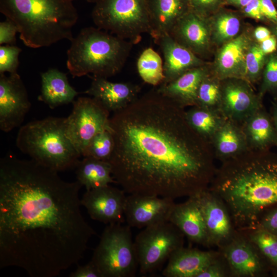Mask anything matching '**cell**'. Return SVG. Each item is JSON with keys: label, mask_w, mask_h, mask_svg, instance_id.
Returning <instances> with one entry per match:
<instances>
[{"label": "cell", "mask_w": 277, "mask_h": 277, "mask_svg": "<svg viewBox=\"0 0 277 277\" xmlns=\"http://www.w3.org/2000/svg\"><path fill=\"white\" fill-rule=\"evenodd\" d=\"M267 55L259 44H251L246 57V73L244 80L255 82L262 77Z\"/></svg>", "instance_id": "e575fe53"}, {"label": "cell", "mask_w": 277, "mask_h": 277, "mask_svg": "<svg viewBox=\"0 0 277 277\" xmlns=\"http://www.w3.org/2000/svg\"><path fill=\"white\" fill-rule=\"evenodd\" d=\"M221 81L220 111L225 119L241 125L263 107L262 98L246 80L232 78Z\"/></svg>", "instance_id": "7c38bea8"}, {"label": "cell", "mask_w": 277, "mask_h": 277, "mask_svg": "<svg viewBox=\"0 0 277 277\" xmlns=\"http://www.w3.org/2000/svg\"><path fill=\"white\" fill-rule=\"evenodd\" d=\"M91 16L96 27L133 44L151 32L148 0H100Z\"/></svg>", "instance_id": "52a82bcc"}, {"label": "cell", "mask_w": 277, "mask_h": 277, "mask_svg": "<svg viewBox=\"0 0 277 277\" xmlns=\"http://www.w3.org/2000/svg\"><path fill=\"white\" fill-rule=\"evenodd\" d=\"M255 228H261L277 235V204L263 212Z\"/></svg>", "instance_id": "ab89813d"}, {"label": "cell", "mask_w": 277, "mask_h": 277, "mask_svg": "<svg viewBox=\"0 0 277 277\" xmlns=\"http://www.w3.org/2000/svg\"><path fill=\"white\" fill-rule=\"evenodd\" d=\"M202 209L209 248L217 249L227 244L238 230L224 201L208 188L195 194Z\"/></svg>", "instance_id": "4fadbf2b"}, {"label": "cell", "mask_w": 277, "mask_h": 277, "mask_svg": "<svg viewBox=\"0 0 277 277\" xmlns=\"http://www.w3.org/2000/svg\"><path fill=\"white\" fill-rule=\"evenodd\" d=\"M141 90V86L130 82H111L107 78L93 76L91 85L85 93L114 113L136 100Z\"/></svg>", "instance_id": "e0dca14e"}, {"label": "cell", "mask_w": 277, "mask_h": 277, "mask_svg": "<svg viewBox=\"0 0 277 277\" xmlns=\"http://www.w3.org/2000/svg\"><path fill=\"white\" fill-rule=\"evenodd\" d=\"M73 1H74V0H73ZM85 1H86L87 2H89V3H92L95 4L96 3H97L100 0H85Z\"/></svg>", "instance_id": "f907efd6"}, {"label": "cell", "mask_w": 277, "mask_h": 277, "mask_svg": "<svg viewBox=\"0 0 277 277\" xmlns=\"http://www.w3.org/2000/svg\"><path fill=\"white\" fill-rule=\"evenodd\" d=\"M259 44L266 55L271 54L277 50V39L272 34Z\"/></svg>", "instance_id": "f6af8a7d"}, {"label": "cell", "mask_w": 277, "mask_h": 277, "mask_svg": "<svg viewBox=\"0 0 277 277\" xmlns=\"http://www.w3.org/2000/svg\"><path fill=\"white\" fill-rule=\"evenodd\" d=\"M77 181L86 190L116 182L112 176V168L108 161L91 157H84L76 167Z\"/></svg>", "instance_id": "83f0119b"}, {"label": "cell", "mask_w": 277, "mask_h": 277, "mask_svg": "<svg viewBox=\"0 0 277 277\" xmlns=\"http://www.w3.org/2000/svg\"><path fill=\"white\" fill-rule=\"evenodd\" d=\"M154 40L163 55L165 80L162 84L172 81L191 69L204 65L201 57L176 42L169 34L161 35Z\"/></svg>", "instance_id": "ffe728a7"}, {"label": "cell", "mask_w": 277, "mask_h": 277, "mask_svg": "<svg viewBox=\"0 0 277 277\" xmlns=\"http://www.w3.org/2000/svg\"><path fill=\"white\" fill-rule=\"evenodd\" d=\"M211 145L215 159L222 162L248 149L241 125L226 119L214 134Z\"/></svg>", "instance_id": "4316f807"}, {"label": "cell", "mask_w": 277, "mask_h": 277, "mask_svg": "<svg viewBox=\"0 0 277 277\" xmlns=\"http://www.w3.org/2000/svg\"><path fill=\"white\" fill-rule=\"evenodd\" d=\"M70 114L65 118V132L81 156L98 133L110 129V112L92 97H80L73 102Z\"/></svg>", "instance_id": "30bf717a"}, {"label": "cell", "mask_w": 277, "mask_h": 277, "mask_svg": "<svg viewBox=\"0 0 277 277\" xmlns=\"http://www.w3.org/2000/svg\"><path fill=\"white\" fill-rule=\"evenodd\" d=\"M109 162L125 193L172 199L207 189L216 168L212 145L190 125L186 110L156 88L110 118Z\"/></svg>", "instance_id": "7a4b0ae2"}, {"label": "cell", "mask_w": 277, "mask_h": 277, "mask_svg": "<svg viewBox=\"0 0 277 277\" xmlns=\"http://www.w3.org/2000/svg\"><path fill=\"white\" fill-rule=\"evenodd\" d=\"M191 10L207 17L214 14L223 6L225 0H188Z\"/></svg>", "instance_id": "f35d334b"}, {"label": "cell", "mask_w": 277, "mask_h": 277, "mask_svg": "<svg viewBox=\"0 0 277 277\" xmlns=\"http://www.w3.org/2000/svg\"><path fill=\"white\" fill-rule=\"evenodd\" d=\"M274 4L277 5V0H272Z\"/></svg>", "instance_id": "816d5d0a"}, {"label": "cell", "mask_w": 277, "mask_h": 277, "mask_svg": "<svg viewBox=\"0 0 277 277\" xmlns=\"http://www.w3.org/2000/svg\"><path fill=\"white\" fill-rule=\"evenodd\" d=\"M186 117L192 128L211 144L214 134L226 120L220 111L198 106L186 110Z\"/></svg>", "instance_id": "f1b7e54d"}, {"label": "cell", "mask_w": 277, "mask_h": 277, "mask_svg": "<svg viewBox=\"0 0 277 277\" xmlns=\"http://www.w3.org/2000/svg\"><path fill=\"white\" fill-rule=\"evenodd\" d=\"M197 277H232V274L226 260L220 251L219 254Z\"/></svg>", "instance_id": "74e56055"}, {"label": "cell", "mask_w": 277, "mask_h": 277, "mask_svg": "<svg viewBox=\"0 0 277 277\" xmlns=\"http://www.w3.org/2000/svg\"><path fill=\"white\" fill-rule=\"evenodd\" d=\"M18 32L16 25L7 18L0 23V44L13 45L16 41V34Z\"/></svg>", "instance_id": "60d3db41"}, {"label": "cell", "mask_w": 277, "mask_h": 277, "mask_svg": "<svg viewBox=\"0 0 277 277\" xmlns=\"http://www.w3.org/2000/svg\"><path fill=\"white\" fill-rule=\"evenodd\" d=\"M70 277H102L94 263L90 261L84 265L79 266L69 274Z\"/></svg>", "instance_id": "b9f144b4"}, {"label": "cell", "mask_w": 277, "mask_h": 277, "mask_svg": "<svg viewBox=\"0 0 277 277\" xmlns=\"http://www.w3.org/2000/svg\"><path fill=\"white\" fill-rule=\"evenodd\" d=\"M221 95V81L209 73L199 87L196 106L220 112Z\"/></svg>", "instance_id": "d6a6232c"}, {"label": "cell", "mask_w": 277, "mask_h": 277, "mask_svg": "<svg viewBox=\"0 0 277 277\" xmlns=\"http://www.w3.org/2000/svg\"><path fill=\"white\" fill-rule=\"evenodd\" d=\"M272 34L271 32L266 27H258L254 31V36L258 43H261Z\"/></svg>", "instance_id": "bcb514c9"}, {"label": "cell", "mask_w": 277, "mask_h": 277, "mask_svg": "<svg viewBox=\"0 0 277 277\" xmlns=\"http://www.w3.org/2000/svg\"><path fill=\"white\" fill-rule=\"evenodd\" d=\"M82 186L33 160L1 159V268L54 277L78 263L95 234L81 211Z\"/></svg>", "instance_id": "6da1fadb"}, {"label": "cell", "mask_w": 277, "mask_h": 277, "mask_svg": "<svg viewBox=\"0 0 277 277\" xmlns=\"http://www.w3.org/2000/svg\"><path fill=\"white\" fill-rule=\"evenodd\" d=\"M136 68L138 75L145 83L153 86L163 83V60L152 48L148 47L142 52L137 60Z\"/></svg>", "instance_id": "f546056e"}, {"label": "cell", "mask_w": 277, "mask_h": 277, "mask_svg": "<svg viewBox=\"0 0 277 277\" xmlns=\"http://www.w3.org/2000/svg\"><path fill=\"white\" fill-rule=\"evenodd\" d=\"M251 44L246 34H241L224 43L215 59V76L220 80L232 78L244 79L246 57Z\"/></svg>", "instance_id": "44dd1931"}, {"label": "cell", "mask_w": 277, "mask_h": 277, "mask_svg": "<svg viewBox=\"0 0 277 277\" xmlns=\"http://www.w3.org/2000/svg\"><path fill=\"white\" fill-rule=\"evenodd\" d=\"M220 251L182 247L173 252L163 270L165 277H197L219 254Z\"/></svg>", "instance_id": "7402d4cb"}, {"label": "cell", "mask_w": 277, "mask_h": 277, "mask_svg": "<svg viewBox=\"0 0 277 277\" xmlns=\"http://www.w3.org/2000/svg\"><path fill=\"white\" fill-rule=\"evenodd\" d=\"M174 199L153 195L129 194L126 197L124 216L130 227H145L169 221L175 204Z\"/></svg>", "instance_id": "9a60e30c"}, {"label": "cell", "mask_w": 277, "mask_h": 277, "mask_svg": "<svg viewBox=\"0 0 277 277\" xmlns=\"http://www.w3.org/2000/svg\"><path fill=\"white\" fill-rule=\"evenodd\" d=\"M114 147V141L111 129H105L93 137L82 156L108 162Z\"/></svg>", "instance_id": "836d02e7"}, {"label": "cell", "mask_w": 277, "mask_h": 277, "mask_svg": "<svg viewBox=\"0 0 277 277\" xmlns=\"http://www.w3.org/2000/svg\"><path fill=\"white\" fill-rule=\"evenodd\" d=\"M242 231L268 262L271 268V274L277 271V235L259 228Z\"/></svg>", "instance_id": "1f68e13d"}, {"label": "cell", "mask_w": 277, "mask_h": 277, "mask_svg": "<svg viewBox=\"0 0 277 277\" xmlns=\"http://www.w3.org/2000/svg\"><path fill=\"white\" fill-rule=\"evenodd\" d=\"M184 238L168 221L143 228L134 241L140 273H150L160 268L173 252L184 246Z\"/></svg>", "instance_id": "9c48e42d"}, {"label": "cell", "mask_w": 277, "mask_h": 277, "mask_svg": "<svg viewBox=\"0 0 277 277\" xmlns=\"http://www.w3.org/2000/svg\"><path fill=\"white\" fill-rule=\"evenodd\" d=\"M252 0H225L224 6L230 5L242 9Z\"/></svg>", "instance_id": "7dc6e473"}, {"label": "cell", "mask_w": 277, "mask_h": 277, "mask_svg": "<svg viewBox=\"0 0 277 277\" xmlns=\"http://www.w3.org/2000/svg\"><path fill=\"white\" fill-rule=\"evenodd\" d=\"M207 17L190 10L174 25L169 34L200 57L209 47L211 30Z\"/></svg>", "instance_id": "d6986e66"}, {"label": "cell", "mask_w": 277, "mask_h": 277, "mask_svg": "<svg viewBox=\"0 0 277 277\" xmlns=\"http://www.w3.org/2000/svg\"><path fill=\"white\" fill-rule=\"evenodd\" d=\"M16 145L32 160L57 172L75 168L81 156L66 134L65 118L29 122L19 128Z\"/></svg>", "instance_id": "8992f818"}, {"label": "cell", "mask_w": 277, "mask_h": 277, "mask_svg": "<svg viewBox=\"0 0 277 277\" xmlns=\"http://www.w3.org/2000/svg\"><path fill=\"white\" fill-rule=\"evenodd\" d=\"M261 78V97L267 93L277 95V50L267 55Z\"/></svg>", "instance_id": "d590c367"}, {"label": "cell", "mask_w": 277, "mask_h": 277, "mask_svg": "<svg viewBox=\"0 0 277 277\" xmlns=\"http://www.w3.org/2000/svg\"><path fill=\"white\" fill-rule=\"evenodd\" d=\"M66 65L73 77L89 74L108 78L124 66L133 44L97 27H86L73 37Z\"/></svg>", "instance_id": "5b68a950"}, {"label": "cell", "mask_w": 277, "mask_h": 277, "mask_svg": "<svg viewBox=\"0 0 277 277\" xmlns=\"http://www.w3.org/2000/svg\"><path fill=\"white\" fill-rule=\"evenodd\" d=\"M273 27L272 29V34L276 37L277 39V22L273 24Z\"/></svg>", "instance_id": "681fc988"}, {"label": "cell", "mask_w": 277, "mask_h": 277, "mask_svg": "<svg viewBox=\"0 0 277 277\" xmlns=\"http://www.w3.org/2000/svg\"><path fill=\"white\" fill-rule=\"evenodd\" d=\"M0 11L16 25L21 39L32 48L71 41L78 19L73 0H0Z\"/></svg>", "instance_id": "277c9868"}, {"label": "cell", "mask_w": 277, "mask_h": 277, "mask_svg": "<svg viewBox=\"0 0 277 277\" xmlns=\"http://www.w3.org/2000/svg\"><path fill=\"white\" fill-rule=\"evenodd\" d=\"M41 92L38 100L54 109L73 103L78 94L69 84L66 73L57 69H49L41 74Z\"/></svg>", "instance_id": "484cf974"}, {"label": "cell", "mask_w": 277, "mask_h": 277, "mask_svg": "<svg viewBox=\"0 0 277 277\" xmlns=\"http://www.w3.org/2000/svg\"><path fill=\"white\" fill-rule=\"evenodd\" d=\"M270 113L277 133V100L272 103Z\"/></svg>", "instance_id": "c3c4849f"}, {"label": "cell", "mask_w": 277, "mask_h": 277, "mask_svg": "<svg viewBox=\"0 0 277 277\" xmlns=\"http://www.w3.org/2000/svg\"><path fill=\"white\" fill-rule=\"evenodd\" d=\"M91 261L102 277H132L138 265L131 227L122 223L108 224Z\"/></svg>", "instance_id": "ba28073f"}, {"label": "cell", "mask_w": 277, "mask_h": 277, "mask_svg": "<svg viewBox=\"0 0 277 277\" xmlns=\"http://www.w3.org/2000/svg\"><path fill=\"white\" fill-rule=\"evenodd\" d=\"M245 16L257 19L263 20L259 0H252L242 9Z\"/></svg>", "instance_id": "ee69618b"}, {"label": "cell", "mask_w": 277, "mask_h": 277, "mask_svg": "<svg viewBox=\"0 0 277 277\" xmlns=\"http://www.w3.org/2000/svg\"><path fill=\"white\" fill-rule=\"evenodd\" d=\"M21 51L20 48L13 45L0 46V74L17 73Z\"/></svg>", "instance_id": "8d00e7d4"}, {"label": "cell", "mask_w": 277, "mask_h": 277, "mask_svg": "<svg viewBox=\"0 0 277 277\" xmlns=\"http://www.w3.org/2000/svg\"><path fill=\"white\" fill-rule=\"evenodd\" d=\"M169 221L191 243L209 248L205 220L195 194L183 203H175Z\"/></svg>", "instance_id": "ac0fdd59"}, {"label": "cell", "mask_w": 277, "mask_h": 277, "mask_svg": "<svg viewBox=\"0 0 277 277\" xmlns=\"http://www.w3.org/2000/svg\"><path fill=\"white\" fill-rule=\"evenodd\" d=\"M26 88L17 73L0 74V129L8 132L19 126L31 107Z\"/></svg>", "instance_id": "5bb4252c"}, {"label": "cell", "mask_w": 277, "mask_h": 277, "mask_svg": "<svg viewBox=\"0 0 277 277\" xmlns=\"http://www.w3.org/2000/svg\"><path fill=\"white\" fill-rule=\"evenodd\" d=\"M248 149L265 151L277 147V133L270 112L262 107L241 125Z\"/></svg>", "instance_id": "cb8c5ba5"}, {"label": "cell", "mask_w": 277, "mask_h": 277, "mask_svg": "<svg viewBox=\"0 0 277 277\" xmlns=\"http://www.w3.org/2000/svg\"><path fill=\"white\" fill-rule=\"evenodd\" d=\"M125 193L108 185L86 190L81 202L92 220L106 224L123 223L125 221Z\"/></svg>", "instance_id": "2e32d148"}, {"label": "cell", "mask_w": 277, "mask_h": 277, "mask_svg": "<svg viewBox=\"0 0 277 277\" xmlns=\"http://www.w3.org/2000/svg\"><path fill=\"white\" fill-rule=\"evenodd\" d=\"M226 260L232 277H266L271 268L256 246L242 230L217 249Z\"/></svg>", "instance_id": "8fae6325"}, {"label": "cell", "mask_w": 277, "mask_h": 277, "mask_svg": "<svg viewBox=\"0 0 277 277\" xmlns=\"http://www.w3.org/2000/svg\"><path fill=\"white\" fill-rule=\"evenodd\" d=\"M209 71L205 65L191 69L172 81L156 88L163 95L185 108L197 105L200 84Z\"/></svg>", "instance_id": "603a6c76"}, {"label": "cell", "mask_w": 277, "mask_h": 277, "mask_svg": "<svg viewBox=\"0 0 277 277\" xmlns=\"http://www.w3.org/2000/svg\"><path fill=\"white\" fill-rule=\"evenodd\" d=\"M208 188L225 203L237 230L254 228L277 204V154L247 149L222 162Z\"/></svg>", "instance_id": "3957f363"}, {"label": "cell", "mask_w": 277, "mask_h": 277, "mask_svg": "<svg viewBox=\"0 0 277 277\" xmlns=\"http://www.w3.org/2000/svg\"><path fill=\"white\" fill-rule=\"evenodd\" d=\"M213 14L210 25L211 34L217 44H224L237 36L240 29V21L234 13L222 10Z\"/></svg>", "instance_id": "4dcf8cb0"}, {"label": "cell", "mask_w": 277, "mask_h": 277, "mask_svg": "<svg viewBox=\"0 0 277 277\" xmlns=\"http://www.w3.org/2000/svg\"><path fill=\"white\" fill-rule=\"evenodd\" d=\"M151 32L155 39L169 34L176 23L190 10L188 0H148Z\"/></svg>", "instance_id": "d4e9b609"}, {"label": "cell", "mask_w": 277, "mask_h": 277, "mask_svg": "<svg viewBox=\"0 0 277 277\" xmlns=\"http://www.w3.org/2000/svg\"><path fill=\"white\" fill-rule=\"evenodd\" d=\"M262 14L273 24L277 22V9L272 0H259Z\"/></svg>", "instance_id": "7bdbcfd3"}]
</instances>
